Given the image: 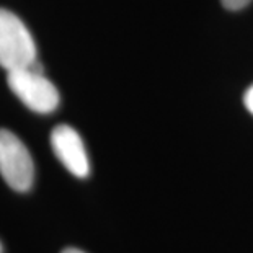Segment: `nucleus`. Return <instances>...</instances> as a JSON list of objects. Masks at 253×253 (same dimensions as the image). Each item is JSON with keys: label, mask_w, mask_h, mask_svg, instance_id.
<instances>
[{"label": "nucleus", "mask_w": 253, "mask_h": 253, "mask_svg": "<svg viewBox=\"0 0 253 253\" xmlns=\"http://www.w3.org/2000/svg\"><path fill=\"white\" fill-rule=\"evenodd\" d=\"M36 62V44L30 30L15 13L0 8V67L10 72Z\"/></svg>", "instance_id": "1"}, {"label": "nucleus", "mask_w": 253, "mask_h": 253, "mask_svg": "<svg viewBox=\"0 0 253 253\" xmlns=\"http://www.w3.org/2000/svg\"><path fill=\"white\" fill-rule=\"evenodd\" d=\"M7 84L10 90L18 96V100L26 108L40 115H49L59 106V91L49 82L38 62L31 67L10 71L7 74Z\"/></svg>", "instance_id": "2"}, {"label": "nucleus", "mask_w": 253, "mask_h": 253, "mask_svg": "<svg viewBox=\"0 0 253 253\" xmlns=\"http://www.w3.org/2000/svg\"><path fill=\"white\" fill-rule=\"evenodd\" d=\"M0 175L12 190L20 193L28 191L35 178L28 149L8 129H0Z\"/></svg>", "instance_id": "3"}, {"label": "nucleus", "mask_w": 253, "mask_h": 253, "mask_svg": "<svg viewBox=\"0 0 253 253\" xmlns=\"http://www.w3.org/2000/svg\"><path fill=\"white\" fill-rule=\"evenodd\" d=\"M51 145L56 157L77 178L90 173V162L80 134L67 125H59L51 132Z\"/></svg>", "instance_id": "4"}, {"label": "nucleus", "mask_w": 253, "mask_h": 253, "mask_svg": "<svg viewBox=\"0 0 253 253\" xmlns=\"http://www.w3.org/2000/svg\"><path fill=\"white\" fill-rule=\"evenodd\" d=\"M220 2H222V5L227 10H232V12H235V10L245 8L247 5L252 2V0H220Z\"/></svg>", "instance_id": "5"}, {"label": "nucleus", "mask_w": 253, "mask_h": 253, "mask_svg": "<svg viewBox=\"0 0 253 253\" xmlns=\"http://www.w3.org/2000/svg\"><path fill=\"white\" fill-rule=\"evenodd\" d=\"M244 103L247 106V110H249L252 115H253V85L245 91V95H244Z\"/></svg>", "instance_id": "6"}, {"label": "nucleus", "mask_w": 253, "mask_h": 253, "mask_svg": "<svg viewBox=\"0 0 253 253\" xmlns=\"http://www.w3.org/2000/svg\"><path fill=\"white\" fill-rule=\"evenodd\" d=\"M62 253H85L82 250H79V249H66Z\"/></svg>", "instance_id": "7"}, {"label": "nucleus", "mask_w": 253, "mask_h": 253, "mask_svg": "<svg viewBox=\"0 0 253 253\" xmlns=\"http://www.w3.org/2000/svg\"><path fill=\"white\" fill-rule=\"evenodd\" d=\"M3 252V249H2V244H0V253H2Z\"/></svg>", "instance_id": "8"}]
</instances>
